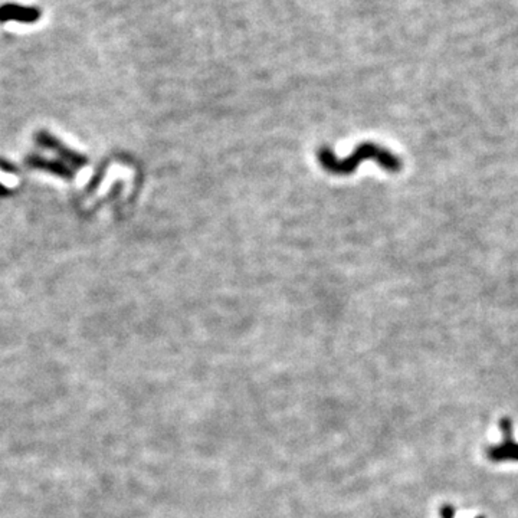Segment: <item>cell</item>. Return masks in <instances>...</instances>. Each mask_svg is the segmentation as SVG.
Here are the masks:
<instances>
[{
  "label": "cell",
  "mask_w": 518,
  "mask_h": 518,
  "mask_svg": "<svg viewBox=\"0 0 518 518\" xmlns=\"http://www.w3.org/2000/svg\"><path fill=\"white\" fill-rule=\"evenodd\" d=\"M35 140L41 147L49 148L54 153H57L59 155V160L64 162L65 165L71 166L72 169H83L88 165V160H87L86 155L68 148L66 146H64L57 137H54L48 131H39L36 134Z\"/></svg>",
  "instance_id": "cell-2"
},
{
  "label": "cell",
  "mask_w": 518,
  "mask_h": 518,
  "mask_svg": "<svg viewBox=\"0 0 518 518\" xmlns=\"http://www.w3.org/2000/svg\"><path fill=\"white\" fill-rule=\"evenodd\" d=\"M317 157L326 172L337 176L351 175L365 160H373L382 169L390 173H397L402 170L401 158L389 151L386 147L377 146L375 143H363L357 146L354 151L346 158H339L329 147H322L318 150Z\"/></svg>",
  "instance_id": "cell-1"
},
{
  "label": "cell",
  "mask_w": 518,
  "mask_h": 518,
  "mask_svg": "<svg viewBox=\"0 0 518 518\" xmlns=\"http://www.w3.org/2000/svg\"><path fill=\"white\" fill-rule=\"evenodd\" d=\"M41 9L33 6H19L8 4L0 8V22L18 20L22 23H33L41 19Z\"/></svg>",
  "instance_id": "cell-4"
},
{
  "label": "cell",
  "mask_w": 518,
  "mask_h": 518,
  "mask_svg": "<svg viewBox=\"0 0 518 518\" xmlns=\"http://www.w3.org/2000/svg\"><path fill=\"white\" fill-rule=\"evenodd\" d=\"M26 163H28V166H30L33 169L54 173V175H57L62 179H66V180H72L75 177L73 169L71 166L65 165L61 160H48V158L39 157V155H30V157H28Z\"/></svg>",
  "instance_id": "cell-5"
},
{
  "label": "cell",
  "mask_w": 518,
  "mask_h": 518,
  "mask_svg": "<svg viewBox=\"0 0 518 518\" xmlns=\"http://www.w3.org/2000/svg\"><path fill=\"white\" fill-rule=\"evenodd\" d=\"M476 518H485V517H476Z\"/></svg>",
  "instance_id": "cell-7"
},
{
  "label": "cell",
  "mask_w": 518,
  "mask_h": 518,
  "mask_svg": "<svg viewBox=\"0 0 518 518\" xmlns=\"http://www.w3.org/2000/svg\"><path fill=\"white\" fill-rule=\"evenodd\" d=\"M442 518H455V510L452 505H444L441 510Z\"/></svg>",
  "instance_id": "cell-6"
},
{
  "label": "cell",
  "mask_w": 518,
  "mask_h": 518,
  "mask_svg": "<svg viewBox=\"0 0 518 518\" xmlns=\"http://www.w3.org/2000/svg\"><path fill=\"white\" fill-rule=\"evenodd\" d=\"M502 435H504V441L501 445L497 447H490L487 451V455L491 461L494 462H501V461H518V444L514 442L512 440V422L507 418H504L500 423Z\"/></svg>",
  "instance_id": "cell-3"
}]
</instances>
